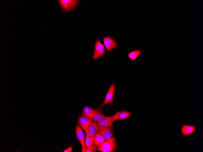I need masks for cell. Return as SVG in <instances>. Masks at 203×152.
Returning a JSON list of instances; mask_svg holds the SVG:
<instances>
[{
    "instance_id": "cell-1",
    "label": "cell",
    "mask_w": 203,
    "mask_h": 152,
    "mask_svg": "<svg viewBox=\"0 0 203 152\" xmlns=\"http://www.w3.org/2000/svg\"><path fill=\"white\" fill-rule=\"evenodd\" d=\"M117 147V142L114 137H111L98 146V150L102 152H114Z\"/></svg>"
},
{
    "instance_id": "cell-2",
    "label": "cell",
    "mask_w": 203,
    "mask_h": 152,
    "mask_svg": "<svg viewBox=\"0 0 203 152\" xmlns=\"http://www.w3.org/2000/svg\"><path fill=\"white\" fill-rule=\"evenodd\" d=\"M115 87V83L114 82H113L108 91L102 104L99 106V107L101 108L105 104L108 103H110L113 106V102L114 96Z\"/></svg>"
},
{
    "instance_id": "cell-3",
    "label": "cell",
    "mask_w": 203,
    "mask_h": 152,
    "mask_svg": "<svg viewBox=\"0 0 203 152\" xmlns=\"http://www.w3.org/2000/svg\"><path fill=\"white\" fill-rule=\"evenodd\" d=\"M105 53L104 45L101 43L99 39H98L94 48L93 59L94 61L96 60L104 55Z\"/></svg>"
},
{
    "instance_id": "cell-4",
    "label": "cell",
    "mask_w": 203,
    "mask_h": 152,
    "mask_svg": "<svg viewBox=\"0 0 203 152\" xmlns=\"http://www.w3.org/2000/svg\"><path fill=\"white\" fill-rule=\"evenodd\" d=\"M78 1L71 0H60L59 1L62 8L67 11L73 10L76 5Z\"/></svg>"
},
{
    "instance_id": "cell-5",
    "label": "cell",
    "mask_w": 203,
    "mask_h": 152,
    "mask_svg": "<svg viewBox=\"0 0 203 152\" xmlns=\"http://www.w3.org/2000/svg\"><path fill=\"white\" fill-rule=\"evenodd\" d=\"M75 132L77 138L82 146V152H85L84 134L81 128L77 124L76 126Z\"/></svg>"
},
{
    "instance_id": "cell-6",
    "label": "cell",
    "mask_w": 203,
    "mask_h": 152,
    "mask_svg": "<svg viewBox=\"0 0 203 152\" xmlns=\"http://www.w3.org/2000/svg\"><path fill=\"white\" fill-rule=\"evenodd\" d=\"M92 122L93 120L91 118L81 115L78 117L77 124L85 132L88 127Z\"/></svg>"
},
{
    "instance_id": "cell-7",
    "label": "cell",
    "mask_w": 203,
    "mask_h": 152,
    "mask_svg": "<svg viewBox=\"0 0 203 152\" xmlns=\"http://www.w3.org/2000/svg\"><path fill=\"white\" fill-rule=\"evenodd\" d=\"M196 128L194 125H183L180 129L183 137H190L196 132Z\"/></svg>"
},
{
    "instance_id": "cell-8",
    "label": "cell",
    "mask_w": 203,
    "mask_h": 152,
    "mask_svg": "<svg viewBox=\"0 0 203 152\" xmlns=\"http://www.w3.org/2000/svg\"><path fill=\"white\" fill-rule=\"evenodd\" d=\"M97 132L100 133L106 140L110 138L113 135V130L110 127H102L98 126Z\"/></svg>"
},
{
    "instance_id": "cell-9",
    "label": "cell",
    "mask_w": 203,
    "mask_h": 152,
    "mask_svg": "<svg viewBox=\"0 0 203 152\" xmlns=\"http://www.w3.org/2000/svg\"><path fill=\"white\" fill-rule=\"evenodd\" d=\"M104 45L106 51L109 52L112 49L117 48V43L112 38L109 37H104L103 38Z\"/></svg>"
},
{
    "instance_id": "cell-10",
    "label": "cell",
    "mask_w": 203,
    "mask_h": 152,
    "mask_svg": "<svg viewBox=\"0 0 203 152\" xmlns=\"http://www.w3.org/2000/svg\"><path fill=\"white\" fill-rule=\"evenodd\" d=\"M131 113L126 110L120 111H116V113L111 117L114 121L117 120H125L130 116Z\"/></svg>"
},
{
    "instance_id": "cell-11",
    "label": "cell",
    "mask_w": 203,
    "mask_h": 152,
    "mask_svg": "<svg viewBox=\"0 0 203 152\" xmlns=\"http://www.w3.org/2000/svg\"><path fill=\"white\" fill-rule=\"evenodd\" d=\"M114 121L111 117L105 116L98 123V126L105 127H110Z\"/></svg>"
},
{
    "instance_id": "cell-12",
    "label": "cell",
    "mask_w": 203,
    "mask_h": 152,
    "mask_svg": "<svg viewBox=\"0 0 203 152\" xmlns=\"http://www.w3.org/2000/svg\"><path fill=\"white\" fill-rule=\"evenodd\" d=\"M98 126V123L94 121L92 122L85 132L86 136H94L97 133Z\"/></svg>"
},
{
    "instance_id": "cell-13",
    "label": "cell",
    "mask_w": 203,
    "mask_h": 152,
    "mask_svg": "<svg viewBox=\"0 0 203 152\" xmlns=\"http://www.w3.org/2000/svg\"><path fill=\"white\" fill-rule=\"evenodd\" d=\"M105 115L102 112L101 108L97 107L93 110L92 120L95 122H98L103 119L105 117Z\"/></svg>"
},
{
    "instance_id": "cell-14",
    "label": "cell",
    "mask_w": 203,
    "mask_h": 152,
    "mask_svg": "<svg viewBox=\"0 0 203 152\" xmlns=\"http://www.w3.org/2000/svg\"><path fill=\"white\" fill-rule=\"evenodd\" d=\"M93 108L86 106L83 109L81 113L82 116L92 119L93 117Z\"/></svg>"
},
{
    "instance_id": "cell-15",
    "label": "cell",
    "mask_w": 203,
    "mask_h": 152,
    "mask_svg": "<svg viewBox=\"0 0 203 152\" xmlns=\"http://www.w3.org/2000/svg\"><path fill=\"white\" fill-rule=\"evenodd\" d=\"M94 144L98 146H100L105 142L104 137L99 133L97 132L94 136Z\"/></svg>"
},
{
    "instance_id": "cell-16",
    "label": "cell",
    "mask_w": 203,
    "mask_h": 152,
    "mask_svg": "<svg viewBox=\"0 0 203 152\" xmlns=\"http://www.w3.org/2000/svg\"><path fill=\"white\" fill-rule=\"evenodd\" d=\"M143 52L139 50V48L138 47L137 49L129 52L128 56L129 58L132 60L136 59Z\"/></svg>"
},
{
    "instance_id": "cell-17",
    "label": "cell",
    "mask_w": 203,
    "mask_h": 152,
    "mask_svg": "<svg viewBox=\"0 0 203 152\" xmlns=\"http://www.w3.org/2000/svg\"><path fill=\"white\" fill-rule=\"evenodd\" d=\"M85 143L86 147H89L92 145L94 143V136H86Z\"/></svg>"
},
{
    "instance_id": "cell-18",
    "label": "cell",
    "mask_w": 203,
    "mask_h": 152,
    "mask_svg": "<svg viewBox=\"0 0 203 152\" xmlns=\"http://www.w3.org/2000/svg\"><path fill=\"white\" fill-rule=\"evenodd\" d=\"M98 150V146L94 144L89 147H86L85 152H95Z\"/></svg>"
},
{
    "instance_id": "cell-19",
    "label": "cell",
    "mask_w": 203,
    "mask_h": 152,
    "mask_svg": "<svg viewBox=\"0 0 203 152\" xmlns=\"http://www.w3.org/2000/svg\"><path fill=\"white\" fill-rule=\"evenodd\" d=\"M72 147L70 146L68 148H67L66 150H64L63 152H71L72 150Z\"/></svg>"
}]
</instances>
